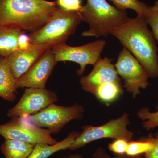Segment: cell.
I'll return each mask as SVG.
<instances>
[{
    "label": "cell",
    "mask_w": 158,
    "mask_h": 158,
    "mask_svg": "<svg viewBox=\"0 0 158 158\" xmlns=\"http://www.w3.org/2000/svg\"><path fill=\"white\" fill-rule=\"evenodd\" d=\"M141 63L149 78L158 77V49L144 16L130 18L111 33Z\"/></svg>",
    "instance_id": "obj_1"
},
{
    "label": "cell",
    "mask_w": 158,
    "mask_h": 158,
    "mask_svg": "<svg viewBox=\"0 0 158 158\" xmlns=\"http://www.w3.org/2000/svg\"><path fill=\"white\" fill-rule=\"evenodd\" d=\"M57 6L47 0H0V25L36 32L50 19Z\"/></svg>",
    "instance_id": "obj_2"
},
{
    "label": "cell",
    "mask_w": 158,
    "mask_h": 158,
    "mask_svg": "<svg viewBox=\"0 0 158 158\" xmlns=\"http://www.w3.org/2000/svg\"><path fill=\"white\" fill-rule=\"evenodd\" d=\"M79 12L82 20L89 25V30L82 33L85 37H107L130 18L127 10L112 6L106 0H87Z\"/></svg>",
    "instance_id": "obj_3"
},
{
    "label": "cell",
    "mask_w": 158,
    "mask_h": 158,
    "mask_svg": "<svg viewBox=\"0 0 158 158\" xmlns=\"http://www.w3.org/2000/svg\"><path fill=\"white\" fill-rule=\"evenodd\" d=\"M82 21L79 11H66L58 7L46 24L28 34L30 43L48 45L51 48L64 43Z\"/></svg>",
    "instance_id": "obj_4"
},
{
    "label": "cell",
    "mask_w": 158,
    "mask_h": 158,
    "mask_svg": "<svg viewBox=\"0 0 158 158\" xmlns=\"http://www.w3.org/2000/svg\"><path fill=\"white\" fill-rule=\"evenodd\" d=\"M130 124L129 115L125 113L120 117L111 119L102 125L84 126L82 127V131L68 150H76L93 141L104 138L124 139L128 141H131L134 134L127 128Z\"/></svg>",
    "instance_id": "obj_5"
},
{
    "label": "cell",
    "mask_w": 158,
    "mask_h": 158,
    "mask_svg": "<svg viewBox=\"0 0 158 158\" xmlns=\"http://www.w3.org/2000/svg\"><path fill=\"white\" fill-rule=\"evenodd\" d=\"M85 113L84 106L77 103L70 106H62L53 103L36 114L23 117L30 123L46 128L52 134H56L70 122L82 120Z\"/></svg>",
    "instance_id": "obj_6"
},
{
    "label": "cell",
    "mask_w": 158,
    "mask_h": 158,
    "mask_svg": "<svg viewBox=\"0 0 158 158\" xmlns=\"http://www.w3.org/2000/svg\"><path fill=\"white\" fill-rule=\"evenodd\" d=\"M47 129L30 123L23 117H13L9 122L0 125V135L5 139H12L36 145L45 143L53 145L59 141L52 138Z\"/></svg>",
    "instance_id": "obj_7"
},
{
    "label": "cell",
    "mask_w": 158,
    "mask_h": 158,
    "mask_svg": "<svg viewBox=\"0 0 158 158\" xmlns=\"http://www.w3.org/2000/svg\"><path fill=\"white\" fill-rule=\"evenodd\" d=\"M106 45L103 40H96L81 46L72 47L65 43L55 46L52 48L57 62L70 61L78 64L80 69L77 74L81 76L86 66L94 65L99 59Z\"/></svg>",
    "instance_id": "obj_8"
},
{
    "label": "cell",
    "mask_w": 158,
    "mask_h": 158,
    "mask_svg": "<svg viewBox=\"0 0 158 158\" xmlns=\"http://www.w3.org/2000/svg\"><path fill=\"white\" fill-rule=\"evenodd\" d=\"M118 75L124 80L123 87L136 98L149 85V77L141 63L131 52L123 48L114 65Z\"/></svg>",
    "instance_id": "obj_9"
},
{
    "label": "cell",
    "mask_w": 158,
    "mask_h": 158,
    "mask_svg": "<svg viewBox=\"0 0 158 158\" xmlns=\"http://www.w3.org/2000/svg\"><path fill=\"white\" fill-rule=\"evenodd\" d=\"M58 100L56 93L46 88H26L17 103L8 110L7 116L13 118L36 114Z\"/></svg>",
    "instance_id": "obj_10"
},
{
    "label": "cell",
    "mask_w": 158,
    "mask_h": 158,
    "mask_svg": "<svg viewBox=\"0 0 158 158\" xmlns=\"http://www.w3.org/2000/svg\"><path fill=\"white\" fill-rule=\"evenodd\" d=\"M57 63L52 49L47 50L31 68L17 79V89L46 88L47 82Z\"/></svg>",
    "instance_id": "obj_11"
},
{
    "label": "cell",
    "mask_w": 158,
    "mask_h": 158,
    "mask_svg": "<svg viewBox=\"0 0 158 158\" xmlns=\"http://www.w3.org/2000/svg\"><path fill=\"white\" fill-rule=\"evenodd\" d=\"M112 60L107 57L103 59L101 57L94 65L91 72L81 78L80 83L84 90L93 94L100 86L121 82Z\"/></svg>",
    "instance_id": "obj_12"
},
{
    "label": "cell",
    "mask_w": 158,
    "mask_h": 158,
    "mask_svg": "<svg viewBox=\"0 0 158 158\" xmlns=\"http://www.w3.org/2000/svg\"><path fill=\"white\" fill-rule=\"evenodd\" d=\"M49 48H52L48 45L31 44L27 48L15 51L6 57L14 77L17 80L25 73Z\"/></svg>",
    "instance_id": "obj_13"
},
{
    "label": "cell",
    "mask_w": 158,
    "mask_h": 158,
    "mask_svg": "<svg viewBox=\"0 0 158 158\" xmlns=\"http://www.w3.org/2000/svg\"><path fill=\"white\" fill-rule=\"evenodd\" d=\"M31 44L25 31L0 25V56H8L15 51L27 48Z\"/></svg>",
    "instance_id": "obj_14"
},
{
    "label": "cell",
    "mask_w": 158,
    "mask_h": 158,
    "mask_svg": "<svg viewBox=\"0 0 158 158\" xmlns=\"http://www.w3.org/2000/svg\"><path fill=\"white\" fill-rule=\"evenodd\" d=\"M17 80L14 77L6 57L0 56V97L13 102L17 97Z\"/></svg>",
    "instance_id": "obj_15"
},
{
    "label": "cell",
    "mask_w": 158,
    "mask_h": 158,
    "mask_svg": "<svg viewBox=\"0 0 158 158\" xmlns=\"http://www.w3.org/2000/svg\"><path fill=\"white\" fill-rule=\"evenodd\" d=\"M80 132L74 131L58 143L53 145L45 143H39L35 145L31 155L27 158H49L55 153L68 149Z\"/></svg>",
    "instance_id": "obj_16"
},
{
    "label": "cell",
    "mask_w": 158,
    "mask_h": 158,
    "mask_svg": "<svg viewBox=\"0 0 158 158\" xmlns=\"http://www.w3.org/2000/svg\"><path fill=\"white\" fill-rule=\"evenodd\" d=\"M35 145L12 139H5L1 147L5 158H27Z\"/></svg>",
    "instance_id": "obj_17"
},
{
    "label": "cell",
    "mask_w": 158,
    "mask_h": 158,
    "mask_svg": "<svg viewBox=\"0 0 158 158\" xmlns=\"http://www.w3.org/2000/svg\"><path fill=\"white\" fill-rule=\"evenodd\" d=\"M121 82H114L98 87L93 95L100 102L109 106L123 94Z\"/></svg>",
    "instance_id": "obj_18"
},
{
    "label": "cell",
    "mask_w": 158,
    "mask_h": 158,
    "mask_svg": "<svg viewBox=\"0 0 158 158\" xmlns=\"http://www.w3.org/2000/svg\"><path fill=\"white\" fill-rule=\"evenodd\" d=\"M113 2L116 8L127 10L130 9L134 10L137 15L145 17L151 11V6L139 0H110Z\"/></svg>",
    "instance_id": "obj_19"
},
{
    "label": "cell",
    "mask_w": 158,
    "mask_h": 158,
    "mask_svg": "<svg viewBox=\"0 0 158 158\" xmlns=\"http://www.w3.org/2000/svg\"><path fill=\"white\" fill-rule=\"evenodd\" d=\"M153 146L151 141L144 138L138 141L131 140L128 143L126 154L130 156L142 155L151 150Z\"/></svg>",
    "instance_id": "obj_20"
},
{
    "label": "cell",
    "mask_w": 158,
    "mask_h": 158,
    "mask_svg": "<svg viewBox=\"0 0 158 158\" xmlns=\"http://www.w3.org/2000/svg\"><path fill=\"white\" fill-rule=\"evenodd\" d=\"M137 115L139 119L143 121L142 126L146 131L158 127V110L152 112L148 108H142L138 110Z\"/></svg>",
    "instance_id": "obj_21"
},
{
    "label": "cell",
    "mask_w": 158,
    "mask_h": 158,
    "mask_svg": "<svg viewBox=\"0 0 158 158\" xmlns=\"http://www.w3.org/2000/svg\"><path fill=\"white\" fill-rule=\"evenodd\" d=\"M128 142L124 139H115L108 144V149L116 155L126 154Z\"/></svg>",
    "instance_id": "obj_22"
},
{
    "label": "cell",
    "mask_w": 158,
    "mask_h": 158,
    "mask_svg": "<svg viewBox=\"0 0 158 158\" xmlns=\"http://www.w3.org/2000/svg\"><path fill=\"white\" fill-rule=\"evenodd\" d=\"M57 6L66 11H79L81 9V0H57Z\"/></svg>",
    "instance_id": "obj_23"
},
{
    "label": "cell",
    "mask_w": 158,
    "mask_h": 158,
    "mask_svg": "<svg viewBox=\"0 0 158 158\" xmlns=\"http://www.w3.org/2000/svg\"><path fill=\"white\" fill-rule=\"evenodd\" d=\"M144 18L148 25L152 30V32L155 38L158 42V10H153L151 6V11Z\"/></svg>",
    "instance_id": "obj_24"
},
{
    "label": "cell",
    "mask_w": 158,
    "mask_h": 158,
    "mask_svg": "<svg viewBox=\"0 0 158 158\" xmlns=\"http://www.w3.org/2000/svg\"><path fill=\"white\" fill-rule=\"evenodd\" d=\"M144 138L151 141L154 146L151 150L144 154L143 158H158V133L150 134Z\"/></svg>",
    "instance_id": "obj_25"
},
{
    "label": "cell",
    "mask_w": 158,
    "mask_h": 158,
    "mask_svg": "<svg viewBox=\"0 0 158 158\" xmlns=\"http://www.w3.org/2000/svg\"><path fill=\"white\" fill-rule=\"evenodd\" d=\"M91 158H143L142 156H130L127 154L111 157L103 148L99 147L95 151Z\"/></svg>",
    "instance_id": "obj_26"
},
{
    "label": "cell",
    "mask_w": 158,
    "mask_h": 158,
    "mask_svg": "<svg viewBox=\"0 0 158 158\" xmlns=\"http://www.w3.org/2000/svg\"><path fill=\"white\" fill-rule=\"evenodd\" d=\"M59 158H84V157L81 154L76 153L72 154L69 155Z\"/></svg>",
    "instance_id": "obj_27"
},
{
    "label": "cell",
    "mask_w": 158,
    "mask_h": 158,
    "mask_svg": "<svg viewBox=\"0 0 158 158\" xmlns=\"http://www.w3.org/2000/svg\"><path fill=\"white\" fill-rule=\"evenodd\" d=\"M152 8L153 10H158V0H156L155 2L154 5L152 6Z\"/></svg>",
    "instance_id": "obj_28"
},
{
    "label": "cell",
    "mask_w": 158,
    "mask_h": 158,
    "mask_svg": "<svg viewBox=\"0 0 158 158\" xmlns=\"http://www.w3.org/2000/svg\"><path fill=\"white\" fill-rule=\"evenodd\" d=\"M157 110H158V100L157 102Z\"/></svg>",
    "instance_id": "obj_29"
}]
</instances>
